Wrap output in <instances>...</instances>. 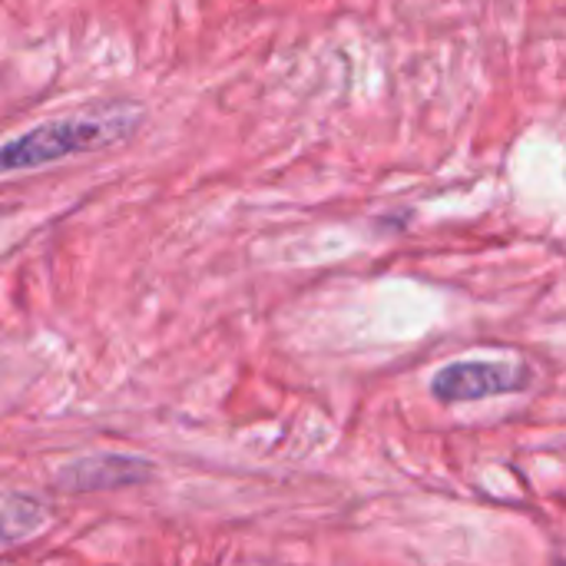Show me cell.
<instances>
[{
    "instance_id": "6da1fadb",
    "label": "cell",
    "mask_w": 566,
    "mask_h": 566,
    "mask_svg": "<svg viewBox=\"0 0 566 566\" xmlns=\"http://www.w3.org/2000/svg\"><path fill=\"white\" fill-rule=\"evenodd\" d=\"M136 126H139V113L129 106L93 113V116H66V119L33 126L23 136H13L10 143L0 146V176L20 172V169H36L46 163H60L66 156H80V153H93V149L123 143L126 136L136 133Z\"/></svg>"
},
{
    "instance_id": "7a4b0ae2",
    "label": "cell",
    "mask_w": 566,
    "mask_h": 566,
    "mask_svg": "<svg viewBox=\"0 0 566 566\" xmlns=\"http://www.w3.org/2000/svg\"><path fill=\"white\" fill-rule=\"evenodd\" d=\"M531 371L521 361H454L431 378V395L441 405H468L527 388Z\"/></svg>"
},
{
    "instance_id": "3957f363",
    "label": "cell",
    "mask_w": 566,
    "mask_h": 566,
    "mask_svg": "<svg viewBox=\"0 0 566 566\" xmlns=\"http://www.w3.org/2000/svg\"><path fill=\"white\" fill-rule=\"evenodd\" d=\"M153 478V468L143 458L126 454H99L80 458L56 471V484L63 491H113V488H136Z\"/></svg>"
},
{
    "instance_id": "277c9868",
    "label": "cell",
    "mask_w": 566,
    "mask_h": 566,
    "mask_svg": "<svg viewBox=\"0 0 566 566\" xmlns=\"http://www.w3.org/2000/svg\"><path fill=\"white\" fill-rule=\"evenodd\" d=\"M46 524V507L33 497H13L0 507V547L33 537Z\"/></svg>"
}]
</instances>
